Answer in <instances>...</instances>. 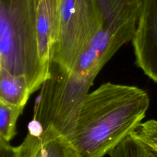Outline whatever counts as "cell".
Instances as JSON below:
<instances>
[{"label":"cell","mask_w":157,"mask_h":157,"mask_svg":"<svg viewBox=\"0 0 157 157\" xmlns=\"http://www.w3.org/2000/svg\"><path fill=\"white\" fill-rule=\"evenodd\" d=\"M132 41L137 66L157 83V0H140Z\"/></svg>","instance_id":"4"},{"label":"cell","mask_w":157,"mask_h":157,"mask_svg":"<svg viewBox=\"0 0 157 157\" xmlns=\"http://www.w3.org/2000/svg\"><path fill=\"white\" fill-rule=\"evenodd\" d=\"M31 94L25 77L13 75L0 68V101L25 107Z\"/></svg>","instance_id":"8"},{"label":"cell","mask_w":157,"mask_h":157,"mask_svg":"<svg viewBox=\"0 0 157 157\" xmlns=\"http://www.w3.org/2000/svg\"><path fill=\"white\" fill-rule=\"evenodd\" d=\"M24 107L0 101V140L9 143L16 136L17 122Z\"/></svg>","instance_id":"9"},{"label":"cell","mask_w":157,"mask_h":157,"mask_svg":"<svg viewBox=\"0 0 157 157\" xmlns=\"http://www.w3.org/2000/svg\"><path fill=\"white\" fill-rule=\"evenodd\" d=\"M148 147L157 150V121L150 120L141 123L131 134Z\"/></svg>","instance_id":"11"},{"label":"cell","mask_w":157,"mask_h":157,"mask_svg":"<svg viewBox=\"0 0 157 157\" xmlns=\"http://www.w3.org/2000/svg\"><path fill=\"white\" fill-rule=\"evenodd\" d=\"M102 27L96 0H59L58 36L48 74L69 72Z\"/></svg>","instance_id":"3"},{"label":"cell","mask_w":157,"mask_h":157,"mask_svg":"<svg viewBox=\"0 0 157 157\" xmlns=\"http://www.w3.org/2000/svg\"><path fill=\"white\" fill-rule=\"evenodd\" d=\"M38 1L0 0V68L25 77L31 93L48 75L38 53Z\"/></svg>","instance_id":"2"},{"label":"cell","mask_w":157,"mask_h":157,"mask_svg":"<svg viewBox=\"0 0 157 157\" xmlns=\"http://www.w3.org/2000/svg\"><path fill=\"white\" fill-rule=\"evenodd\" d=\"M104 25L137 26L140 0H96Z\"/></svg>","instance_id":"7"},{"label":"cell","mask_w":157,"mask_h":157,"mask_svg":"<svg viewBox=\"0 0 157 157\" xmlns=\"http://www.w3.org/2000/svg\"><path fill=\"white\" fill-rule=\"evenodd\" d=\"M59 0H39L37 6V42L42 65L48 71L59 31Z\"/></svg>","instance_id":"5"},{"label":"cell","mask_w":157,"mask_h":157,"mask_svg":"<svg viewBox=\"0 0 157 157\" xmlns=\"http://www.w3.org/2000/svg\"><path fill=\"white\" fill-rule=\"evenodd\" d=\"M146 146H147V151H148V157H157V150L148 147L147 145H146Z\"/></svg>","instance_id":"13"},{"label":"cell","mask_w":157,"mask_h":157,"mask_svg":"<svg viewBox=\"0 0 157 157\" xmlns=\"http://www.w3.org/2000/svg\"><path fill=\"white\" fill-rule=\"evenodd\" d=\"M0 157H16V148L0 140Z\"/></svg>","instance_id":"12"},{"label":"cell","mask_w":157,"mask_h":157,"mask_svg":"<svg viewBox=\"0 0 157 157\" xmlns=\"http://www.w3.org/2000/svg\"><path fill=\"white\" fill-rule=\"evenodd\" d=\"M110 157H148L146 145L131 134L109 153Z\"/></svg>","instance_id":"10"},{"label":"cell","mask_w":157,"mask_h":157,"mask_svg":"<svg viewBox=\"0 0 157 157\" xmlns=\"http://www.w3.org/2000/svg\"><path fill=\"white\" fill-rule=\"evenodd\" d=\"M15 148L16 157H82L63 136L42 139L28 132L21 144Z\"/></svg>","instance_id":"6"},{"label":"cell","mask_w":157,"mask_h":157,"mask_svg":"<svg viewBox=\"0 0 157 157\" xmlns=\"http://www.w3.org/2000/svg\"><path fill=\"white\" fill-rule=\"evenodd\" d=\"M149 104L139 87L103 83L85 98L67 139L82 157H104L142 123Z\"/></svg>","instance_id":"1"}]
</instances>
